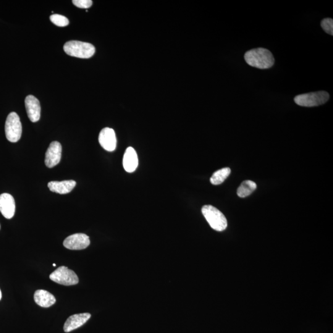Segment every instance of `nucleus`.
<instances>
[{
  "label": "nucleus",
  "instance_id": "f257e3e1",
  "mask_svg": "<svg viewBox=\"0 0 333 333\" xmlns=\"http://www.w3.org/2000/svg\"><path fill=\"white\" fill-rule=\"evenodd\" d=\"M245 59L251 66L261 69H269L275 63L272 52L263 48L253 49L246 52Z\"/></svg>",
  "mask_w": 333,
  "mask_h": 333
},
{
  "label": "nucleus",
  "instance_id": "9b49d317",
  "mask_svg": "<svg viewBox=\"0 0 333 333\" xmlns=\"http://www.w3.org/2000/svg\"><path fill=\"white\" fill-rule=\"evenodd\" d=\"M25 108L31 122H38L40 119L41 106L38 99L32 95H28L25 99Z\"/></svg>",
  "mask_w": 333,
  "mask_h": 333
},
{
  "label": "nucleus",
  "instance_id": "39448f33",
  "mask_svg": "<svg viewBox=\"0 0 333 333\" xmlns=\"http://www.w3.org/2000/svg\"><path fill=\"white\" fill-rule=\"evenodd\" d=\"M22 132L19 115L14 112H10L5 123V134L7 140L12 143H16L21 138Z\"/></svg>",
  "mask_w": 333,
  "mask_h": 333
},
{
  "label": "nucleus",
  "instance_id": "7ed1b4c3",
  "mask_svg": "<svg viewBox=\"0 0 333 333\" xmlns=\"http://www.w3.org/2000/svg\"><path fill=\"white\" fill-rule=\"evenodd\" d=\"M202 213L212 229L218 232H222L227 229L228 223L226 217L215 207L211 205L204 206L202 208Z\"/></svg>",
  "mask_w": 333,
  "mask_h": 333
},
{
  "label": "nucleus",
  "instance_id": "2eb2a0df",
  "mask_svg": "<svg viewBox=\"0 0 333 333\" xmlns=\"http://www.w3.org/2000/svg\"><path fill=\"white\" fill-rule=\"evenodd\" d=\"M34 300L36 304L42 308H49L56 303V298L50 293L45 290H37L34 294Z\"/></svg>",
  "mask_w": 333,
  "mask_h": 333
},
{
  "label": "nucleus",
  "instance_id": "dca6fc26",
  "mask_svg": "<svg viewBox=\"0 0 333 333\" xmlns=\"http://www.w3.org/2000/svg\"><path fill=\"white\" fill-rule=\"evenodd\" d=\"M257 185L255 182L251 180H246L241 183L238 188V196L240 198H246L251 195L256 190Z\"/></svg>",
  "mask_w": 333,
  "mask_h": 333
},
{
  "label": "nucleus",
  "instance_id": "4be33fe9",
  "mask_svg": "<svg viewBox=\"0 0 333 333\" xmlns=\"http://www.w3.org/2000/svg\"><path fill=\"white\" fill-rule=\"evenodd\" d=\"M53 266H54V267L56 266V264H53Z\"/></svg>",
  "mask_w": 333,
  "mask_h": 333
},
{
  "label": "nucleus",
  "instance_id": "423d86ee",
  "mask_svg": "<svg viewBox=\"0 0 333 333\" xmlns=\"http://www.w3.org/2000/svg\"><path fill=\"white\" fill-rule=\"evenodd\" d=\"M49 279L52 282L64 286L75 285L78 283V278L75 273L64 266L60 267L52 272Z\"/></svg>",
  "mask_w": 333,
  "mask_h": 333
},
{
  "label": "nucleus",
  "instance_id": "ddd939ff",
  "mask_svg": "<svg viewBox=\"0 0 333 333\" xmlns=\"http://www.w3.org/2000/svg\"><path fill=\"white\" fill-rule=\"evenodd\" d=\"M138 166V158L134 148L128 147L125 152L123 158V166L126 172L132 173L135 171Z\"/></svg>",
  "mask_w": 333,
  "mask_h": 333
},
{
  "label": "nucleus",
  "instance_id": "4468645a",
  "mask_svg": "<svg viewBox=\"0 0 333 333\" xmlns=\"http://www.w3.org/2000/svg\"><path fill=\"white\" fill-rule=\"evenodd\" d=\"M76 184L74 180H64L62 182H50L48 187L52 192L65 195L71 192L75 188Z\"/></svg>",
  "mask_w": 333,
  "mask_h": 333
},
{
  "label": "nucleus",
  "instance_id": "20e7f679",
  "mask_svg": "<svg viewBox=\"0 0 333 333\" xmlns=\"http://www.w3.org/2000/svg\"><path fill=\"white\" fill-rule=\"evenodd\" d=\"M329 99V93L325 91H319L296 96L295 98V102L299 106L315 107L326 103Z\"/></svg>",
  "mask_w": 333,
  "mask_h": 333
},
{
  "label": "nucleus",
  "instance_id": "412c9836",
  "mask_svg": "<svg viewBox=\"0 0 333 333\" xmlns=\"http://www.w3.org/2000/svg\"><path fill=\"white\" fill-rule=\"evenodd\" d=\"M1 298H2V294H1V290H0V300H1Z\"/></svg>",
  "mask_w": 333,
  "mask_h": 333
},
{
  "label": "nucleus",
  "instance_id": "6ab92c4d",
  "mask_svg": "<svg viewBox=\"0 0 333 333\" xmlns=\"http://www.w3.org/2000/svg\"><path fill=\"white\" fill-rule=\"evenodd\" d=\"M322 27L325 32L330 35H333V20L331 18H325L321 22Z\"/></svg>",
  "mask_w": 333,
  "mask_h": 333
},
{
  "label": "nucleus",
  "instance_id": "6e6552de",
  "mask_svg": "<svg viewBox=\"0 0 333 333\" xmlns=\"http://www.w3.org/2000/svg\"><path fill=\"white\" fill-rule=\"evenodd\" d=\"M62 146L57 141H53L49 145L45 154V165L48 168L57 166L61 161Z\"/></svg>",
  "mask_w": 333,
  "mask_h": 333
},
{
  "label": "nucleus",
  "instance_id": "a211bd4d",
  "mask_svg": "<svg viewBox=\"0 0 333 333\" xmlns=\"http://www.w3.org/2000/svg\"><path fill=\"white\" fill-rule=\"evenodd\" d=\"M50 20L54 25L59 26V27H65L69 23V21L66 17L60 14L51 15Z\"/></svg>",
  "mask_w": 333,
  "mask_h": 333
},
{
  "label": "nucleus",
  "instance_id": "aec40b11",
  "mask_svg": "<svg viewBox=\"0 0 333 333\" xmlns=\"http://www.w3.org/2000/svg\"><path fill=\"white\" fill-rule=\"evenodd\" d=\"M73 4L79 8L87 9L93 4L91 0H73Z\"/></svg>",
  "mask_w": 333,
  "mask_h": 333
},
{
  "label": "nucleus",
  "instance_id": "9d476101",
  "mask_svg": "<svg viewBox=\"0 0 333 333\" xmlns=\"http://www.w3.org/2000/svg\"><path fill=\"white\" fill-rule=\"evenodd\" d=\"M15 204L14 198L8 193L0 195V212L5 218L12 219L14 216Z\"/></svg>",
  "mask_w": 333,
  "mask_h": 333
},
{
  "label": "nucleus",
  "instance_id": "f3484780",
  "mask_svg": "<svg viewBox=\"0 0 333 333\" xmlns=\"http://www.w3.org/2000/svg\"><path fill=\"white\" fill-rule=\"evenodd\" d=\"M231 173V169L229 167L217 170L211 178V183L214 185L222 184L225 180L229 177Z\"/></svg>",
  "mask_w": 333,
  "mask_h": 333
},
{
  "label": "nucleus",
  "instance_id": "1a4fd4ad",
  "mask_svg": "<svg viewBox=\"0 0 333 333\" xmlns=\"http://www.w3.org/2000/svg\"><path fill=\"white\" fill-rule=\"evenodd\" d=\"M98 140L99 144L105 150L111 152L116 148V135L112 128H103L99 133Z\"/></svg>",
  "mask_w": 333,
  "mask_h": 333
},
{
  "label": "nucleus",
  "instance_id": "f8f14e48",
  "mask_svg": "<svg viewBox=\"0 0 333 333\" xmlns=\"http://www.w3.org/2000/svg\"><path fill=\"white\" fill-rule=\"evenodd\" d=\"M91 318V314L83 313L73 315L67 319L64 325V331L69 333L83 326Z\"/></svg>",
  "mask_w": 333,
  "mask_h": 333
},
{
  "label": "nucleus",
  "instance_id": "0eeeda50",
  "mask_svg": "<svg viewBox=\"0 0 333 333\" xmlns=\"http://www.w3.org/2000/svg\"><path fill=\"white\" fill-rule=\"evenodd\" d=\"M90 244L88 236L83 233H76L65 238L63 245L70 250H82L88 247Z\"/></svg>",
  "mask_w": 333,
  "mask_h": 333
},
{
  "label": "nucleus",
  "instance_id": "f03ea898",
  "mask_svg": "<svg viewBox=\"0 0 333 333\" xmlns=\"http://www.w3.org/2000/svg\"><path fill=\"white\" fill-rule=\"evenodd\" d=\"M64 51L69 56L78 58L88 59L95 53V48L92 44L73 40L65 43Z\"/></svg>",
  "mask_w": 333,
  "mask_h": 333
}]
</instances>
